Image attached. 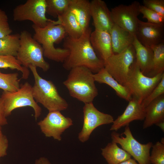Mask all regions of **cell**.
Instances as JSON below:
<instances>
[{"label":"cell","instance_id":"7a4b0ae2","mask_svg":"<svg viewBox=\"0 0 164 164\" xmlns=\"http://www.w3.org/2000/svg\"><path fill=\"white\" fill-rule=\"evenodd\" d=\"M56 21L50 22L44 28L33 24L34 32L33 37L42 45L44 56L53 61L63 63L69 55V51L64 48H56L54 44L64 39L67 34L63 26L56 25Z\"/></svg>","mask_w":164,"mask_h":164},{"label":"cell","instance_id":"8992f818","mask_svg":"<svg viewBox=\"0 0 164 164\" xmlns=\"http://www.w3.org/2000/svg\"><path fill=\"white\" fill-rule=\"evenodd\" d=\"M1 97L6 117L10 115L14 110L27 106L31 107L34 110L36 120L41 115V108L34 99L32 86L28 82L22 84L16 91H3Z\"/></svg>","mask_w":164,"mask_h":164},{"label":"cell","instance_id":"7402d4cb","mask_svg":"<svg viewBox=\"0 0 164 164\" xmlns=\"http://www.w3.org/2000/svg\"><path fill=\"white\" fill-rule=\"evenodd\" d=\"M95 81L108 85L113 88L119 97L129 102L132 96L126 87L115 80L103 68L97 73L93 74Z\"/></svg>","mask_w":164,"mask_h":164},{"label":"cell","instance_id":"d4e9b609","mask_svg":"<svg viewBox=\"0 0 164 164\" xmlns=\"http://www.w3.org/2000/svg\"><path fill=\"white\" fill-rule=\"evenodd\" d=\"M20 34H10L0 38V55L16 57L20 46Z\"/></svg>","mask_w":164,"mask_h":164},{"label":"cell","instance_id":"484cf974","mask_svg":"<svg viewBox=\"0 0 164 164\" xmlns=\"http://www.w3.org/2000/svg\"><path fill=\"white\" fill-rule=\"evenodd\" d=\"M153 52L152 66L148 77H153L164 73V43L152 46Z\"/></svg>","mask_w":164,"mask_h":164},{"label":"cell","instance_id":"277c9868","mask_svg":"<svg viewBox=\"0 0 164 164\" xmlns=\"http://www.w3.org/2000/svg\"><path fill=\"white\" fill-rule=\"evenodd\" d=\"M29 68L34 78L32 92L36 102L41 104L49 112L60 111L67 109L68 107V104L60 95L53 83L41 77L38 74L36 67L30 65Z\"/></svg>","mask_w":164,"mask_h":164},{"label":"cell","instance_id":"f35d334b","mask_svg":"<svg viewBox=\"0 0 164 164\" xmlns=\"http://www.w3.org/2000/svg\"><path fill=\"white\" fill-rule=\"evenodd\" d=\"M155 125L159 127L162 131H164V121L158 123Z\"/></svg>","mask_w":164,"mask_h":164},{"label":"cell","instance_id":"cb8c5ba5","mask_svg":"<svg viewBox=\"0 0 164 164\" xmlns=\"http://www.w3.org/2000/svg\"><path fill=\"white\" fill-rule=\"evenodd\" d=\"M101 154L108 164H118L131 158V156L117 143L112 141L101 148Z\"/></svg>","mask_w":164,"mask_h":164},{"label":"cell","instance_id":"5bb4252c","mask_svg":"<svg viewBox=\"0 0 164 164\" xmlns=\"http://www.w3.org/2000/svg\"><path fill=\"white\" fill-rule=\"evenodd\" d=\"M164 23H152L139 19L135 35L142 44L151 48L164 42Z\"/></svg>","mask_w":164,"mask_h":164},{"label":"cell","instance_id":"83f0119b","mask_svg":"<svg viewBox=\"0 0 164 164\" xmlns=\"http://www.w3.org/2000/svg\"><path fill=\"white\" fill-rule=\"evenodd\" d=\"M18 75L16 73H4L0 70V89L11 92L18 90L20 86Z\"/></svg>","mask_w":164,"mask_h":164},{"label":"cell","instance_id":"f546056e","mask_svg":"<svg viewBox=\"0 0 164 164\" xmlns=\"http://www.w3.org/2000/svg\"><path fill=\"white\" fill-rule=\"evenodd\" d=\"M150 162L152 164H164V143L158 141L152 147Z\"/></svg>","mask_w":164,"mask_h":164},{"label":"cell","instance_id":"e575fe53","mask_svg":"<svg viewBox=\"0 0 164 164\" xmlns=\"http://www.w3.org/2000/svg\"><path fill=\"white\" fill-rule=\"evenodd\" d=\"M9 146V141L6 136L2 131L0 132V159L7 154V150Z\"/></svg>","mask_w":164,"mask_h":164},{"label":"cell","instance_id":"9a60e30c","mask_svg":"<svg viewBox=\"0 0 164 164\" xmlns=\"http://www.w3.org/2000/svg\"><path fill=\"white\" fill-rule=\"evenodd\" d=\"M123 113L113 122L110 130L116 131L121 127L129 125V123L134 120H144L145 108L142 102L135 97H132Z\"/></svg>","mask_w":164,"mask_h":164},{"label":"cell","instance_id":"5b68a950","mask_svg":"<svg viewBox=\"0 0 164 164\" xmlns=\"http://www.w3.org/2000/svg\"><path fill=\"white\" fill-rule=\"evenodd\" d=\"M20 46L16 58L22 65L27 68L33 65L41 68L44 71H48L49 64L44 58L42 46L26 30L20 34Z\"/></svg>","mask_w":164,"mask_h":164},{"label":"cell","instance_id":"d6a6232c","mask_svg":"<svg viewBox=\"0 0 164 164\" xmlns=\"http://www.w3.org/2000/svg\"><path fill=\"white\" fill-rule=\"evenodd\" d=\"M143 5L164 17V0H143Z\"/></svg>","mask_w":164,"mask_h":164},{"label":"cell","instance_id":"9c48e42d","mask_svg":"<svg viewBox=\"0 0 164 164\" xmlns=\"http://www.w3.org/2000/svg\"><path fill=\"white\" fill-rule=\"evenodd\" d=\"M123 136L116 131L111 134L112 141L120 145L122 149L129 153L139 164H151L150 150L153 144L149 142L146 144L139 142L133 137L129 125L125 126Z\"/></svg>","mask_w":164,"mask_h":164},{"label":"cell","instance_id":"7c38bea8","mask_svg":"<svg viewBox=\"0 0 164 164\" xmlns=\"http://www.w3.org/2000/svg\"><path fill=\"white\" fill-rule=\"evenodd\" d=\"M83 112V126L78 136L79 140L82 142L87 141L96 128L102 125L112 123L114 121L112 116L98 110L93 102L84 104Z\"/></svg>","mask_w":164,"mask_h":164},{"label":"cell","instance_id":"e0dca14e","mask_svg":"<svg viewBox=\"0 0 164 164\" xmlns=\"http://www.w3.org/2000/svg\"><path fill=\"white\" fill-rule=\"evenodd\" d=\"M90 41L97 55L104 62L113 54L108 32L95 29L91 34Z\"/></svg>","mask_w":164,"mask_h":164},{"label":"cell","instance_id":"8fae6325","mask_svg":"<svg viewBox=\"0 0 164 164\" xmlns=\"http://www.w3.org/2000/svg\"><path fill=\"white\" fill-rule=\"evenodd\" d=\"M140 5L138 2L135 1L128 5L121 4L111 9V15L114 23L135 35Z\"/></svg>","mask_w":164,"mask_h":164},{"label":"cell","instance_id":"ba28073f","mask_svg":"<svg viewBox=\"0 0 164 164\" xmlns=\"http://www.w3.org/2000/svg\"><path fill=\"white\" fill-rule=\"evenodd\" d=\"M135 61V51L132 44L120 53L112 55L104 62V68L124 86Z\"/></svg>","mask_w":164,"mask_h":164},{"label":"cell","instance_id":"2e32d148","mask_svg":"<svg viewBox=\"0 0 164 164\" xmlns=\"http://www.w3.org/2000/svg\"><path fill=\"white\" fill-rule=\"evenodd\" d=\"M90 8L95 29L109 32L114 23L106 3L102 0H93L90 2Z\"/></svg>","mask_w":164,"mask_h":164},{"label":"cell","instance_id":"4316f807","mask_svg":"<svg viewBox=\"0 0 164 164\" xmlns=\"http://www.w3.org/2000/svg\"><path fill=\"white\" fill-rule=\"evenodd\" d=\"M0 68L16 70L22 73V78H28L29 71L28 68L23 66L16 57L12 56L0 55Z\"/></svg>","mask_w":164,"mask_h":164},{"label":"cell","instance_id":"836d02e7","mask_svg":"<svg viewBox=\"0 0 164 164\" xmlns=\"http://www.w3.org/2000/svg\"><path fill=\"white\" fill-rule=\"evenodd\" d=\"M12 32L7 15L4 11L0 9V38L11 34Z\"/></svg>","mask_w":164,"mask_h":164},{"label":"cell","instance_id":"52a82bcc","mask_svg":"<svg viewBox=\"0 0 164 164\" xmlns=\"http://www.w3.org/2000/svg\"><path fill=\"white\" fill-rule=\"evenodd\" d=\"M163 76L164 73L153 77L145 75L142 72L135 61L124 86L132 97L142 102L158 85Z\"/></svg>","mask_w":164,"mask_h":164},{"label":"cell","instance_id":"ffe728a7","mask_svg":"<svg viewBox=\"0 0 164 164\" xmlns=\"http://www.w3.org/2000/svg\"><path fill=\"white\" fill-rule=\"evenodd\" d=\"M132 45L135 51L136 63L142 72L148 77L151 69L153 51L151 48L142 44L135 35Z\"/></svg>","mask_w":164,"mask_h":164},{"label":"cell","instance_id":"3957f363","mask_svg":"<svg viewBox=\"0 0 164 164\" xmlns=\"http://www.w3.org/2000/svg\"><path fill=\"white\" fill-rule=\"evenodd\" d=\"M69 71L63 84L70 96L84 104L92 102L98 94L94 73L83 67H76Z\"/></svg>","mask_w":164,"mask_h":164},{"label":"cell","instance_id":"74e56055","mask_svg":"<svg viewBox=\"0 0 164 164\" xmlns=\"http://www.w3.org/2000/svg\"><path fill=\"white\" fill-rule=\"evenodd\" d=\"M118 164H139L134 159H130L122 162Z\"/></svg>","mask_w":164,"mask_h":164},{"label":"cell","instance_id":"30bf717a","mask_svg":"<svg viewBox=\"0 0 164 164\" xmlns=\"http://www.w3.org/2000/svg\"><path fill=\"white\" fill-rule=\"evenodd\" d=\"M46 13V0H27L14 8L13 19L18 22L29 20L37 26L44 28L55 21L48 19Z\"/></svg>","mask_w":164,"mask_h":164},{"label":"cell","instance_id":"ab89813d","mask_svg":"<svg viewBox=\"0 0 164 164\" xmlns=\"http://www.w3.org/2000/svg\"><path fill=\"white\" fill-rule=\"evenodd\" d=\"M2 131V128L1 127H0V132Z\"/></svg>","mask_w":164,"mask_h":164},{"label":"cell","instance_id":"f1b7e54d","mask_svg":"<svg viewBox=\"0 0 164 164\" xmlns=\"http://www.w3.org/2000/svg\"><path fill=\"white\" fill-rule=\"evenodd\" d=\"M46 13L54 18H58L69 9L70 0H46Z\"/></svg>","mask_w":164,"mask_h":164},{"label":"cell","instance_id":"ac0fdd59","mask_svg":"<svg viewBox=\"0 0 164 164\" xmlns=\"http://www.w3.org/2000/svg\"><path fill=\"white\" fill-rule=\"evenodd\" d=\"M143 128L164 121V94L150 102L145 108Z\"/></svg>","mask_w":164,"mask_h":164},{"label":"cell","instance_id":"4dcf8cb0","mask_svg":"<svg viewBox=\"0 0 164 164\" xmlns=\"http://www.w3.org/2000/svg\"><path fill=\"white\" fill-rule=\"evenodd\" d=\"M143 18H145L149 23L160 24L164 23V17L143 5H140L139 9Z\"/></svg>","mask_w":164,"mask_h":164},{"label":"cell","instance_id":"6da1fadb","mask_svg":"<svg viewBox=\"0 0 164 164\" xmlns=\"http://www.w3.org/2000/svg\"><path fill=\"white\" fill-rule=\"evenodd\" d=\"M92 32L89 27L78 38L68 36L64 39L63 48L69 52L63 63L65 69L70 70L76 67H83L96 73L104 68V62L97 55L91 43Z\"/></svg>","mask_w":164,"mask_h":164},{"label":"cell","instance_id":"d6986e66","mask_svg":"<svg viewBox=\"0 0 164 164\" xmlns=\"http://www.w3.org/2000/svg\"><path fill=\"white\" fill-rule=\"evenodd\" d=\"M110 34L114 54L120 53L132 44L135 36L114 24Z\"/></svg>","mask_w":164,"mask_h":164},{"label":"cell","instance_id":"1f68e13d","mask_svg":"<svg viewBox=\"0 0 164 164\" xmlns=\"http://www.w3.org/2000/svg\"><path fill=\"white\" fill-rule=\"evenodd\" d=\"M164 94V76L158 85L150 94L142 102L143 107L145 108L152 101Z\"/></svg>","mask_w":164,"mask_h":164},{"label":"cell","instance_id":"4fadbf2b","mask_svg":"<svg viewBox=\"0 0 164 164\" xmlns=\"http://www.w3.org/2000/svg\"><path fill=\"white\" fill-rule=\"evenodd\" d=\"M38 125L41 132L48 137L61 140V135L73 125L72 119L63 115L59 111L49 112L46 116L39 121Z\"/></svg>","mask_w":164,"mask_h":164},{"label":"cell","instance_id":"8d00e7d4","mask_svg":"<svg viewBox=\"0 0 164 164\" xmlns=\"http://www.w3.org/2000/svg\"><path fill=\"white\" fill-rule=\"evenodd\" d=\"M36 164H51L49 160L44 157H41L36 161Z\"/></svg>","mask_w":164,"mask_h":164},{"label":"cell","instance_id":"44dd1931","mask_svg":"<svg viewBox=\"0 0 164 164\" xmlns=\"http://www.w3.org/2000/svg\"><path fill=\"white\" fill-rule=\"evenodd\" d=\"M90 4L88 0H70L68 9L75 16L83 32L89 27Z\"/></svg>","mask_w":164,"mask_h":164},{"label":"cell","instance_id":"d590c367","mask_svg":"<svg viewBox=\"0 0 164 164\" xmlns=\"http://www.w3.org/2000/svg\"><path fill=\"white\" fill-rule=\"evenodd\" d=\"M2 100L0 97V127L8 124Z\"/></svg>","mask_w":164,"mask_h":164},{"label":"cell","instance_id":"603a6c76","mask_svg":"<svg viewBox=\"0 0 164 164\" xmlns=\"http://www.w3.org/2000/svg\"><path fill=\"white\" fill-rule=\"evenodd\" d=\"M57 18V24L63 26L68 36L78 38L82 35L84 32L75 16L69 9Z\"/></svg>","mask_w":164,"mask_h":164}]
</instances>
